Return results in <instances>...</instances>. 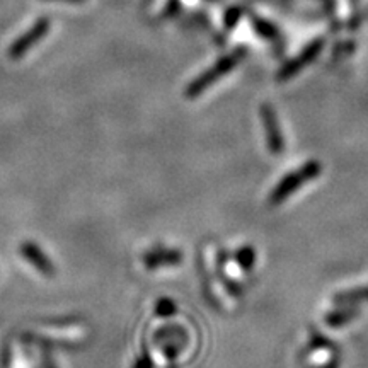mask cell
I'll return each instance as SVG.
<instances>
[{
    "label": "cell",
    "mask_w": 368,
    "mask_h": 368,
    "mask_svg": "<svg viewBox=\"0 0 368 368\" xmlns=\"http://www.w3.org/2000/svg\"><path fill=\"white\" fill-rule=\"evenodd\" d=\"M320 174V164L318 161H310L303 166L302 169L295 171V173L288 174L283 181H281L275 188V191L269 196V203L271 205H280L281 201L290 198L298 188H302L303 184H307L312 179H315Z\"/></svg>",
    "instance_id": "cell-1"
},
{
    "label": "cell",
    "mask_w": 368,
    "mask_h": 368,
    "mask_svg": "<svg viewBox=\"0 0 368 368\" xmlns=\"http://www.w3.org/2000/svg\"><path fill=\"white\" fill-rule=\"evenodd\" d=\"M237 57H229V58H225V60H222L220 63H217L215 67L212 68V70L210 72H205L203 75H200L198 79L195 80V82H193L190 87H188V91H186V96L188 97H196V96H200L201 92L205 91V89H208L210 85H212L213 82H215L217 79H220L222 75H225L227 72L229 70H232V67L235 65V63H237Z\"/></svg>",
    "instance_id": "cell-2"
},
{
    "label": "cell",
    "mask_w": 368,
    "mask_h": 368,
    "mask_svg": "<svg viewBox=\"0 0 368 368\" xmlns=\"http://www.w3.org/2000/svg\"><path fill=\"white\" fill-rule=\"evenodd\" d=\"M46 31H48V19L38 21V23L33 26L31 31L23 34V36H21L19 40H17L14 45L11 46V50H9V57L14 58V60L23 57L26 51L31 50L33 46L36 45V43L40 41L43 36H45Z\"/></svg>",
    "instance_id": "cell-3"
},
{
    "label": "cell",
    "mask_w": 368,
    "mask_h": 368,
    "mask_svg": "<svg viewBox=\"0 0 368 368\" xmlns=\"http://www.w3.org/2000/svg\"><path fill=\"white\" fill-rule=\"evenodd\" d=\"M261 114H263L264 128H266L269 152L278 156V153H281V151H283V140H281V131L280 126H278L275 111L269 108V106H263Z\"/></svg>",
    "instance_id": "cell-4"
},
{
    "label": "cell",
    "mask_w": 368,
    "mask_h": 368,
    "mask_svg": "<svg viewBox=\"0 0 368 368\" xmlns=\"http://www.w3.org/2000/svg\"><path fill=\"white\" fill-rule=\"evenodd\" d=\"M21 252H23L24 258L28 259L34 268L40 269L43 275H46V276L55 275L53 263H51V261L48 259V256H46L45 252H43L40 247L36 246V244H34V242H23V246H21Z\"/></svg>",
    "instance_id": "cell-5"
},
{
    "label": "cell",
    "mask_w": 368,
    "mask_h": 368,
    "mask_svg": "<svg viewBox=\"0 0 368 368\" xmlns=\"http://www.w3.org/2000/svg\"><path fill=\"white\" fill-rule=\"evenodd\" d=\"M144 263L147 268H159L162 264L181 263V252L169 249H156L144 256Z\"/></svg>",
    "instance_id": "cell-6"
},
{
    "label": "cell",
    "mask_w": 368,
    "mask_h": 368,
    "mask_svg": "<svg viewBox=\"0 0 368 368\" xmlns=\"http://www.w3.org/2000/svg\"><path fill=\"white\" fill-rule=\"evenodd\" d=\"M319 48H320L319 45H315V46H310V48L307 50L305 53H303L301 58H298V60H295V62L290 63L288 67H285V70L281 72L280 79H286V77H292L293 74H297V72L301 70V67L305 65V63H309L312 58H315V55H318Z\"/></svg>",
    "instance_id": "cell-7"
},
{
    "label": "cell",
    "mask_w": 368,
    "mask_h": 368,
    "mask_svg": "<svg viewBox=\"0 0 368 368\" xmlns=\"http://www.w3.org/2000/svg\"><path fill=\"white\" fill-rule=\"evenodd\" d=\"M357 315V310H343V312H335L332 315H329L326 318V320L331 326H340V324H345L348 323L350 319L355 318Z\"/></svg>",
    "instance_id": "cell-8"
},
{
    "label": "cell",
    "mask_w": 368,
    "mask_h": 368,
    "mask_svg": "<svg viewBox=\"0 0 368 368\" xmlns=\"http://www.w3.org/2000/svg\"><path fill=\"white\" fill-rule=\"evenodd\" d=\"M156 312L157 315H161V318H164V315H173L174 312H176V305H174L169 298H162V301L157 303Z\"/></svg>",
    "instance_id": "cell-9"
},
{
    "label": "cell",
    "mask_w": 368,
    "mask_h": 368,
    "mask_svg": "<svg viewBox=\"0 0 368 368\" xmlns=\"http://www.w3.org/2000/svg\"><path fill=\"white\" fill-rule=\"evenodd\" d=\"M239 261L242 263V266L251 268L252 263H254V251H252L251 247H246V249H242L241 252H239Z\"/></svg>",
    "instance_id": "cell-10"
},
{
    "label": "cell",
    "mask_w": 368,
    "mask_h": 368,
    "mask_svg": "<svg viewBox=\"0 0 368 368\" xmlns=\"http://www.w3.org/2000/svg\"><path fill=\"white\" fill-rule=\"evenodd\" d=\"M135 368H152V362L148 360L147 357H144V358H140L139 362H136Z\"/></svg>",
    "instance_id": "cell-11"
},
{
    "label": "cell",
    "mask_w": 368,
    "mask_h": 368,
    "mask_svg": "<svg viewBox=\"0 0 368 368\" xmlns=\"http://www.w3.org/2000/svg\"><path fill=\"white\" fill-rule=\"evenodd\" d=\"M67 2H79V0H67Z\"/></svg>",
    "instance_id": "cell-12"
}]
</instances>
